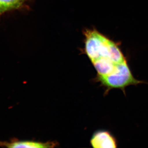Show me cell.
Returning a JSON list of instances; mask_svg holds the SVG:
<instances>
[{"label":"cell","mask_w":148,"mask_h":148,"mask_svg":"<svg viewBox=\"0 0 148 148\" xmlns=\"http://www.w3.org/2000/svg\"><path fill=\"white\" fill-rule=\"evenodd\" d=\"M98 79L107 88V91L114 88H119L124 92L127 86L143 83L133 76L126 61L116 64L113 71L107 75L99 76Z\"/></svg>","instance_id":"1"},{"label":"cell","mask_w":148,"mask_h":148,"mask_svg":"<svg viewBox=\"0 0 148 148\" xmlns=\"http://www.w3.org/2000/svg\"><path fill=\"white\" fill-rule=\"evenodd\" d=\"M0 13H1V12H0Z\"/></svg>","instance_id":"8"},{"label":"cell","mask_w":148,"mask_h":148,"mask_svg":"<svg viewBox=\"0 0 148 148\" xmlns=\"http://www.w3.org/2000/svg\"><path fill=\"white\" fill-rule=\"evenodd\" d=\"M108 58L115 64H120L126 61L119 48L111 40L109 45Z\"/></svg>","instance_id":"6"},{"label":"cell","mask_w":148,"mask_h":148,"mask_svg":"<svg viewBox=\"0 0 148 148\" xmlns=\"http://www.w3.org/2000/svg\"><path fill=\"white\" fill-rule=\"evenodd\" d=\"M90 143L92 147L95 148H115L117 147L115 138L110 132L106 130L95 132Z\"/></svg>","instance_id":"3"},{"label":"cell","mask_w":148,"mask_h":148,"mask_svg":"<svg viewBox=\"0 0 148 148\" xmlns=\"http://www.w3.org/2000/svg\"><path fill=\"white\" fill-rule=\"evenodd\" d=\"M7 147L10 148H49L54 145L53 143H41L32 141H17L6 143Z\"/></svg>","instance_id":"5"},{"label":"cell","mask_w":148,"mask_h":148,"mask_svg":"<svg viewBox=\"0 0 148 148\" xmlns=\"http://www.w3.org/2000/svg\"><path fill=\"white\" fill-rule=\"evenodd\" d=\"M92 63L100 76H104L111 73L114 70L116 64L108 58H99Z\"/></svg>","instance_id":"4"},{"label":"cell","mask_w":148,"mask_h":148,"mask_svg":"<svg viewBox=\"0 0 148 148\" xmlns=\"http://www.w3.org/2000/svg\"><path fill=\"white\" fill-rule=\"evenodd\" d=\"M85 50L92 62L102 58H108L110 40L95 30H86L84 32Z\"/></svg>","instance_id":"2"},{"label":"cell","mask_w":148,"mask_h":148,"mask_svg":"<svg viewBox=\"0 0 148 148\" xmlns=\"http://www.w3.org/2000/svg\"><path fill=\"white\" fill-rule=\"evenodd\" d=\"M27 0H0L1 13L7 11L16 9L23 5Z\"/></svg>","instance_id":"7"}]
</instances>
